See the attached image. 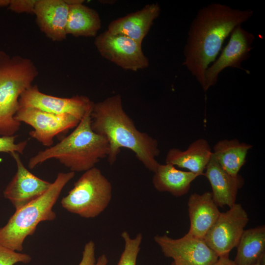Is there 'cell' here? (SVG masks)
I'll return each instance as SVG.
<instances>
[{"mask_svg": "<svg viewBox=\"0 0 265 265\" xmlns=\"http://www.w3.org/2000/svg\"><path fill=\"white\" fill-rule=\"evenodd\" d=\"M253 15L252 10H240L213 2L200 9L193 20L184 48L183 64L205 89V74L216 59L225 39L238 26Z\"/></svg>", "mask_w": 265, "mask_h": 265, "instance_id": "1", "label": "cell"}, {"mask_svg": "<svg viewBox=\"0 0 265 265\" xmlns=\"http://www.w3.org/2000/svg\"><path fill=\"white\" fill-rule=\"evenodd\" d=\"M93 131L107 140V157L110 165L117 159L120 149L132 151L143 165L154 172L159 163L156 159L160 151L158 142L146 132L138 131L124 111L120 95H116L94 103L91 114Z\"/></svg>", "mask_w": 265, "mask_h": 265, "instance_id": "2", "label": "cell"}, {"mask_svg": "<svg viewBox=\"0 0 265 265\" xmlns=\"http://www.w3.org/2000/svg\"><path fill=\"white\" fill-rule=\"evenodd\" d=\"M92 108L86 112L68 135L32 157L28 161V168L33 169L49 159H54L70 171L85 172L95 167L101 159L107 157L109 152L107 139L93 131L91 127Z\"/></svg>", "mask_w": 265, "mask_h": 265, "instance_id": "3", "label": "cell"}, {"mask_svg": "<svg viewBox=\"0 0 265 265\" xmlns=\"http://www.w3.org/2000/svg\"><path fill=\"white\" fill-rule=\"evenodd\" d=\"M75 174L72 171L58 173L44 194L16 210L7 223L0 228V243L12 250L22 251L24 240L34 234L39 223L56 218L53 207L62 189Z\"/></svg>", "mask_w": 265, "mask_h": 265, "instance_id": "4", "label": "cell"}, {"mask_svg": "<svg viewBox=\"0 0 265 265\" xmlns=\"http://www.w3.org/2000/svg\"><path fill=\"white\" fill-rule=\"evenodd\" d=\"M38 75L30 59L0 51V135H13L21 123L14 119L22 94Z\"/></svg>", "mask_w": 265, "mask_h": 265, "instance_id": "5", "label": "cell"}, {"mask_svg": "<svg viewBox=\"0 0 265 265\" xmlns=\"http://www.w3.org/2000/svg\"><path fill=\"white\" fill-rule=\"evenodd\" d=\"M112 190L109 181L94 167L84 172L62 198L61 205L71 213L85 218H94L108 206Z\"/></svg>", "mask_w": 265, "mask_h": 265, "instance_id": "6", "label": "cell"}, {"mask_svg": "<svg viewBox=\"0 0 265 265\" xmlns=\"http://www.w3.org/2000/svg\"><path fill=\"white\" fill-rule=\"evenodd\" d=\"M248 221L245 210L236 203L226 212H220L204 239L218 257L229 255L237 246Z\"/></svg>", "mask_w": 265, "mask_h": 265, "instance_id": "7", "label": "cell"}, {"mask_svg": "<svg viewBox=\"0 0 265 265\" xmlns=\"http://www.w3.org/2000/svg\"><path fill=\"white\" fill-rule=\"evenodd\" d=\"M94 44L103 57L124 70L137 71L149 65L141 45L126 36L106 30L96 37Z\"/></svg>", "mask_w": 265, "mask_h": 265, "instance_id": "8", "label": "cell"}, {"mask_svg": "<svg viewBox=\"0 0 265 265\" xmlns=\"http://www.w3.org/2000/svg\"><path fill=\"white\" fill-rule=\"evenodd\" d=\"M14 119L31 126L33 130L29 132L30 136L48 148L53 145L55 136L75 128L80 121L70 114H56L32 107H19Z\"/></svg>", "mask_w": 265, "mask_h": 265, "instance_id": "9", "label": "cell"}, {"mask_svg": "<svg viewBox=\"0 0 265 265\" xmlns=\"http://www.w3.org/2000/svg\"><path fill=\"white\" fill-rule=\"evenodd\" d=\"M154 239L164 255L173 259V265H212L218 258L204 239L187 234L179 238L156 235Z\"/></svg>", "mask_w": 265, "mask_h": 265, "instance_id": "10", "label": "cell"}, {"mask_svg": "<svg viewBox=\"0 0 265 265\" xmlns=\"http://www.w3.org/2000/svg\"><path fill=\"white\" fill-rule=\"evenodd\" d=\"M254 35L246 30L241 25L231 32L228 43L222 50L219 56L209 66L205 74V89L207 92L215 85L220 73L225 68L231 67L243 69L241 63L250 56Z\"/></svg>", "mask_w": 265, "mask_h": 265, "instance_id": "11", "label": "cell"}, {"mask_svg": "<svg viewBox=\"0 0 265 265\" xmlns=\"http://www.w3.org/2000/svg\"><path fill=\"white\" fill-rule=\"evenodd\" d=\"M94 103L85 96L58 97L43 93L37 85H31L21 95L19 108L32 107L56 114H70L80 120L92 108Z\"/></svg>", "mask_w": 265, "mask_h": 265, "instance_id": "12", "label": "cell"}, {"mask_svg": "<svg viewBox=\"0 0 265 265\" xmlns=\"http://www.w3.org/2000/svg\"><path fill=\"white\" fill-rule=\"evenodd\" d=\"M15 161L17 171L3 191L4 197L16 210L35 200L44 194L52 183L39 178L24 165L19 154H10Z\"/></svg>", "mask_w": 265, "mask_h": 265, "instance_id": "13", "label": "cell"}, {"mask_svg": "<svg viewBox=\"0 0 265 265\" xmlns=\"http://www.w3.org/2000/svg\"><path fill=\"white\" fill-rule=\"evenodd\" d=\"M69 10L66 0H38L34 14L41 31L53 41H61L67 35Z\"/></svg>", "mask_w": 265, "mask_h": 265, "instance_id": "14", "label": "cell"}, {"mask_svg": "<svg viewBox=\"0 0 265 265\" xmlns=\"http://www.w3.org/2000/svg\"><path fill=\"white\" fill-rule=\"evenodd\" d=\"M203 176L210 182L212 199L218 207L230 208L236 204L238 191L244 183L240 175L233 176L228 173L219 165L212 154Z\"/></svg>", "mask_w": 265, "mask_h": 265, "instance_id": "15", "label": "cell"}, {"mask_svg": "<svg viewBox=\"0 0 265 265\" xmlns=\"http://www.w3.org/2000/svg\"><path fill=\"white\" fill-rule=\"evenodd\" d=\"M160 12V6L158 3L147 4L139 10L112 21L107 30L113 34L126 36L142 45Z\"/></svg>", "mask_w": 265, "mask_h": 265, "instance_id": "16", "label": "cell"}, {"mask_svg": "<svg viewBox=\"0 0 265 265\" xmlns=\"http://www.w3.org/2000/svg\"><path fill=\"white\" fill-rule=\"evenodd\" d=\"M190 228L187 235L204 239L217 219L220 212L211 192L190 194L187 202Z\"/></svg>", "mask_w": 265, "mask_h": 265, "instance_id": "17", "label": "cell"}, {"mask_svg": "<svg viewBox=\"0 0 265 265\" xmlns=\"http://www.w3.org/2000/svg\"><path fill=\"white\" fill-rule=\"evenodd\" d=\"M212 156L209 142L204 138H199L192 142L184 151L177 148L170 149L165 158V163L186 169L200 176L204 175Z\"/></svg>", "mask_w": 265, "mask_h": 265, "instance_id": "18", "label": "cell"}, {"mask_svg": "<svg viewBox=\"0 0 265 265\" xmlns=\"http://www.w3.org/2000/svg\"><path fill=\"white\" fill-rule=\"evenodd\" d=\"M153 185L159 192H167L175 197L186 195L191 183L198 176L189 171L178 169L169 163L159 164L154 172Z\"/></svg>", "mask_w": 265, "mask_h": 265, "instance_id": "19", "label": "cell"}, {"mask_svg": "<svg viewBox=\"0 0 265 265\" xmlns=\"http://www.w3.org/2000/svg\"><path fill=\"white\" fill-rule=\"evenodd\" d=\"M69 5L67 34L75 37H94L101 27L98 13L82 4V0H66Z\"/></svg>", "mask_w": 265, "mask_h": 265, "instance_id": "20", "label": "cell"}, {"mask_svg": "<svg viewBox=\"0 0 265 265\" xmlns=\"http://www.w3.org/2000/svg\"><path fill=\"white\" fill-rule=\"evenodd\" d=\"M252 146L237 139L218 141L213 147L212 154L221 168L229 174L237 176L244 165L248 151Z\"/></svg>", "mask_w": 265, "mask_h": 265, "instance_id": "21", "label": "cell"}, {"mask_svg": "<svg viewBox=\"0 0 265 265\" xmlns=\"http://www.w3.org/2000/svg\"><path fill=\"white\" fill-rule=\"evenodd\" d=\"M236 265H252L265 255V226L244 230L236 247Z\"/></svg>", "mask_w": 265, "mask_h": 265, "instance_id": "22", "label": "cell"}, {"mask_svg": "<svg viewBox=\"0 0 265 265\" xmlns=\"http://www.w3.org/2000/svg\"><path fill=\"white\" fill-rule=\"evenodd\" d=\"M121 236L124 241V249L117 265H136L142 240V234L139 233L132 238L129 234L124 231Z\"/></svg>", "mask_w": 265, "mask_h": 265, "instance_id": "23", "label": "cell"}, {"mask_svg": "<svg viewBox=\"0 0 265 265\" xmlns=\"http://www.w3.org/2000/svg\"><path fill=\"white\" fill-rule=\"evenodd\" d=\"M31 260L29 255L12 250L0 243V265H14L18 263L28 264Z\"/></svg>", "mask_w": 265, "mask_h": 265, "instance_id": "24", "label": "cell"}, {"mask_svg": "<svg viewBox=\"0 0 265 265\" xmlns=\"http://www.w3.org/2000/svg\"><path fill=\"white\" fill-rule=\"evenodd\" d=\"M17 135L0 136V153L11 154L14 152L23 154L27 145L26 140L15 142Z\"/></svg>", "mask_w": 265, "mask_h": 265, "instance_id": "25", "label": "cell"}, {"mask_svg": "<svg viewBox=\"0 0 265 265\" xmlns=\"http://www.w3.org/2000/svg\"><path fill=\"white\" fill-rule=\"evenodd\" d=\"M38 0H10L8 8L17 13H34Z\"/></svg>", "mask_w": 265, "mask_h": 265, "instance_id": "26", "label": "cell"}, {"mask_svg": "<svg viewBox=\"0 0 265 265\" xmlns=\"http://www.w3.org/2000/svg\"><path fill=\"white\" fill-rule=\"evenodd\" d=\"M95 244L90 240L87 242L82 252V257L79 265H95Z\"/></svg>", "mask_w": 265, "mask_h": 265, "instance_id": "27", "label": "cell"}, {"mask_svg": "<svg viewBox=\"0 0 265 265\" xmlns=\"http://www.w3.org/2000/svg\"><path fill=\"white\" fill-rule=\"evenodd\" d=\"M212 265H236L234 261L230 259L229 255L219 257Z\"/></svg>", "mask_w": 265, "mask_h": 265, "instance_id": "28", "label": "cell"}, {"mask_svg": "<svg viewBox=\"0 0 265 265\" xmlns=\"http://www.w3.org/2000/svg\"><path fill=\"white\" fill-rule=\"evenodd\" d=\"M108 260L105 254L101 255L97 259L95 265H107Z\"/></svg>", "mask_w": 265, "mask_h": 265, "instance_id": "29", "label": "cell"}, {"mask_svg": "<svg viewBox=\"0 0 265 265\" xmlns=\"http://www.w3.org/2000/svg\"><path fill=\"white\" fill-rule=\"evenodd\" d=\"M252 265H265V255L262 257L256 263Z\"/></svg>", "mask_w": 265, "mask_h": 265, "instance_id": "30", "label": "cell"}, {"mask_svg": "<svg viewBox=\"0 0 265 265\" xmlns=\"http://www.w3.org/2000/svg\"><path fill=\"white\" fill-rule=\"evenodd\" d=\"M171 265H173L172 264H171Z\"/></svg>", "mask_w": 265, "mask_h": 265, "instance_id": "31", "label": "cell"}]
</instances>
